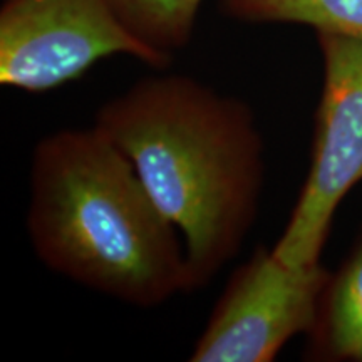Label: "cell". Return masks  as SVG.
<instances>
[{"instance_id":"6da1fadb","label":"cell","mask_w":362,"mask_h":362,"mask_svg":"<svg viewBox=\"0 0 362 362\" xmlns=\"http://www.w3.org/2000/svg\"><path fill=\"white\" fill-rule=\"evenodd\" d=\"M183 235L192 291L240 252L259 211L264 139L247 103L181 74L104 103L96 123Z\"/></svg>"},{"instance_id":"7a4b0ae2","label":"cell","mask_w":362,"mask_h":362,"mask_svg":"<svg viewBox=\"0 0 362 362\" xmlns=\"http://www.w3.org/2000/svg\"><path fill=\"white\" fill-rule=\"evenodd\" d=\"M29 185V238L51 270L136 307L192 291L178 228L96 124L40 139Z\"/></svg>"},{"instance_id":"3957f363","label":"cell","mask_w":362,"mask_h":362,"mask_svg":"<svg viewBox=\"0 0 362 362\" xmlns=\"http://www.w3.org/2000/svg\"><path fill=\"white\" fill-rule=\"evenodd\" d=\"M324 89L315 115L309 175L282 237L272 248L284 264H319L339 203L362 181V42L317 34Z\"/></svg>"},{"instance_id":"277c9868","label":"cell","mask_w":362,"mask_h":362,"mask_svg":"<svg viewBox=\"0 0 362 362\" xmlns=\"http://www.w3.org/2000/svg\"><path fill=\"white\" fill-rule=\"evenodd\" d=\"M115 54L155 69L170 66L133 37L104 0H6L0 8V81L8 88L52 90Z\"/></svg>"},{"instance_id":"5b68a950","label":"cell","mask_w":362,"mask_h":362,"mask_svg":"<svg viewBox=\"0 0 362 362\" xmlns=\"http://www.w3.org/2000/svg\"><path fill=\"white\" fill-rule=\"evenodd\" d=\"M330 277L320 262L293 267L257 248L230 279L189 361H274L292 337L314 330Z\"/></svg>"},{"instance_id":"8992f818","label":"cell","mask_w":362,"mask_h":362,"mask_svg":"<svg viewBox=\"0 0 362 362\" xmlns=\"http://www.w3.org/2000/svg\"><path fill=\"white\" fill-rule=\"evenodd\" d=\"M310 334L317 356L362 362V242L330 277Z\"/></svg>"},{"instance_id":"52a82bcc","label":"cell","mask_w":362,"mask_h":362,"mask_svg":"<svg viewBox=\"0 0 362 362\" xmlns=\"http://www.w3.org/2000/svg\"><path fill=\"white\" fill-rule=\"evenodd\" d=\"M228 17L243 22L305 24L319 33L362 42V0H220Z\"/></svg>"},{"instance_id":"ba28073f","label":"cell","mask_w":362,"mask_h":362,"mask_svg":"<svg viewBox=\"0 0 362 362\" xmlns=\"http://www.w3.org/2000/svg\"><path fill=\"white\" fill-rule=\"evenodd\" d=\"M129 34L171 62L192 39L202 0H104Z\"/></svg>"}]
</instances>
